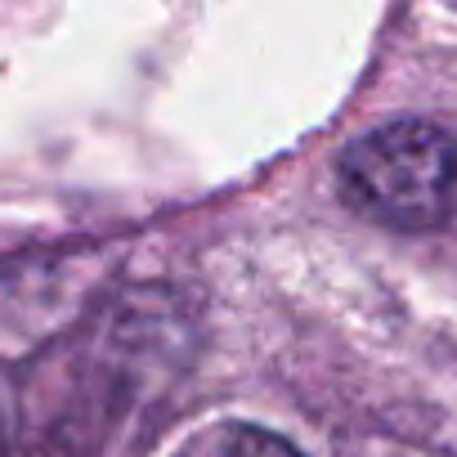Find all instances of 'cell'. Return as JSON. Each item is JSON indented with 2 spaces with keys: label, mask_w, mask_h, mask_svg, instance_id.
<instances>
[{
  "label": "cell",
  "mask_w": 457,
  "mask_h": 457,
  "mask_svg": "<svg viewBox=\"0 0 457 457\" xmlns=\"http://www.w3.org/2000/svg\"><path fill=\"white\" fill-rule=\"evenodd\" d=\"M337 188L372 224L421 234L457 215V139L417 117L363 130L337 157Z\"/></svg>",
  "instance_id": "obj_1"
},
{
  "label": "cell",
  "mask_w": 457,
  "mask_h": 457,
  "mask_svg": "<svg viewBox=\"0 0 457 457\" xmlns=\"http://www.w3.org/2000/svg\"><path fill=\"white\" fill-rule=\"evenodd\" d=\"M175 457H305V453L278 430L256 421H211L197 426L175 448Z\"/></svg>",
  "instance_id": "obj_2"
}]
</instances>
